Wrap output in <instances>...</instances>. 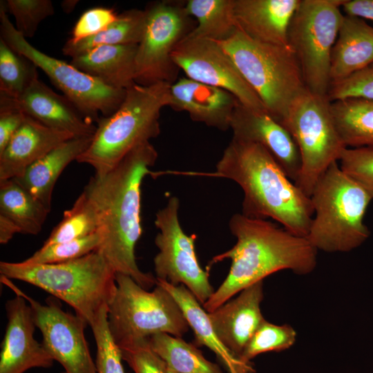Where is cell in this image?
<instances>
[{
    "label": "cell",
    "instance_id": "24",
    "mask_svg": "<svg viewBox=\"0 0 373 373\" xmlns=\"http://www.w3.org/2000/svg\"><path fill=\"white\" fill-rule=\"evenodd\" d=\"M92 137H73L62 142L13 179L50 210L56 182L65 168L87 149Z\"/></svg>",
    "mask_w": 373,
    "mask_h": 373
},
{
    "label": "cell",
    "instance_id": "35",
    "mask_svg": "<svg viewBox=\"0 0 373 373\" xmlns=\"http://www.w3.org/2000/svg\"><path fill=\"white\" fill-rule=\"evenodd\" d=\"M296 332L289 325H278L262 322L245 346L240 358L245 363L256 356L268 352H280L289 349L296 341Z\"/></svg>",
    "mask_w": 373,
    "mask_h": 373
},
{
    "label": "cell",
    "instance_id": "47",
    "mask_svg": "<svg viewBox=\"0 0 373 373\" xmlns=\"http://www.w3.org/2000/svg\"><path fill=\"white\" fill-rule=\"evenodd\" d=\"M373 66V64H372Z\"/></svg>",
    "mask_w": 373,
    "mask_h": 373
},
{
    "label": "cell",
    "instance_id": "10",
    "mask_svg": "<svg viewBox=\"0 0 373 373\" xmlns=\"http://www.w3.org/2000/svg\"><path fill=\"white\" fill-rule=\"evenodd\" d=\"M345 0H300L289 23L288 41L300 65L307 89L327 97L332 48L343 15Z\"/></svg>",
    "mask_w": 373,
    "mask_h": 373
},
{
    "label": "cell",
    "instance_id": "36",
    "mask_svg": "<svg viewBox=\"0 0 373 373\" xmlns=\"http://www.w3.org/2000/svg\"><path fill=\"white\" fill-rule=\"evenodd\" d=\"M107 313L108 307H104L90 325L97 348V373H125L121 350L110 333Z\"/></svg>",
    "mask_w": 373,
    "mask_h": 373
},
{
    "label": "cell",
    "instance_id": "4",
    "mask_svg": "<svg viewBox=\"0 0 373 373\" xmlns=\"http://www.w3.org/2000/svg\"><path fill=\"white\" fill-rule=\"evenodd\" d=\"M171 85L135 84L126 89L119 108L97 122L89 146L76 161L91 166L95 176L103 177L135 146L157 137L161 111L169 106Z\"/></svg>",
    "mask_w": 373,
    "mask_h": 373
},
{
    "label": "cell",
    "instance_id": "31",
    "mask_svg": "<svg viewBox=\"0 0 373 373\" xmlns=\"http://www.w3.org/2000/svg\"><path fill=\"white\" fill-rule=\"evenodd\" d=\"M155 354L169 371L176 373H222L215 363L207 360L193 344L180 337L159 333L149 338Z\"/></svg>",
    "mask_w": 373,
    "mask_h": 373
},
{
    "label": "cell",
    "instance_id": "5",
    "mask_svg": "<svg viewBox=\"0 0 373 373\" xmlns=\"http://www.w3.org/2000/svg\"><path fill=\"white\" fill-rule=\"evenodd\" d=\"M0 274L31 284L71 306L90 325L116 289V273L98 250L55 264L0 262Z\"/></svg>",
    "mask_w": 373,
    "mask_h": 373
},
{
    "label": "cell",
    "instance_id": "37",
    "mask_svg": "<svg viewBox=\"0 0 373 373\" xmlns=\"http://www.w3.org/2000/svg\"><path fill=\"white\" fill-rule=\"evenodd\" d=\"M3 2L7 12L15 17L16 29L26 39L32 37L39 23L55 12L50 0H7Z\"/></svg>",
    "mask_w": 373,
    "mask_h": 373
},
{
    "label": "cell",
    "instance_id": "27",
    "mask_svg": "<svg viewBox=\"0 0 373 373\" xmlns=\"http://www.w3.org/2000/svg\"><path fill=\"white\" fill-rule=\"evenodd\" d=\"M330 111L347 148L373 149V100H336L330 102Z\"/></svg>",
    "mask_w": 373,
    "mask_h": 373
},
{
    "label": "cell",
    "instance_id": "11",
    "mask_svg": "<svg viewBox=\"0 0 373 373\" xmlns=\"http://www.w3.org/2000/svg\"><path fill=\"white\" fill-rule=\"evenodd\" d=\"M0 35L12 49L41 69L88 121L97 122L99 114L112 115L124 101L126 90L110 87L32 46L8 19L3 1H0Z\"/></svg>",
    "mask_w": 373,
    "mask_h": 373
},
{
    "label": "cell",
    "instance_id": "20",
    "mask_svg": "<svg viewBox=\"0 0 373 373\" xmlns=\"http://www.w3.org/2000/svg\"><path fill=\"white\" fill-rule=\"evenodd\" d=\"M239 103L231 93L188 77L180 78L170 86L169 106L186 112L195 122L222 131L230 128L233 111Z\"/></svg>",
    "mask_w": 373,
    "mask_h": 373
},
{
    "label": "cell",
    "instance_id": "13",
    "mask_svg": "<svg viewBox=\"0 0 373 373\" xmlns=\"http://www.w3.org/2000/svg\"><path fill=\"white\" fill-rule=\"evenodd\" d=\"M180 201L171 196L155 214L159 229L155 244L159 252L153 259L157 280L173 285H184L203 305L214 292L209 272L200 267L195 251L196 235H187L178 219Z\"/></svg>",
    "mask_w": 373,
    "mask_h": 373
},
{
    "label": "cell",
    "instance_id": "28",
    "mask_svg": "<svg viewBox=\"0 0 373 373\" xmlns=\"http://www.w3.org/2000/svg\"><path fill=\"white\" fill-rule=\"evenodd\" d=\"M50 211L14 179L0 180V215L11 220L20 233L37 235Z\"/></svg>",
    "mask_w": 373,
    "mask_h": 373
},
{
    "label": "cell",
    "instance_id": "23",
    "mask_svg": "<svg viewBox=\"0 0 373 373\" xmlns=\"http://www.w3.org/2000/svg\"><path fill=\"white\" fill-rule=\"evenodd\" d=\"M372 64L373 27L363 19L343 15L332 51L331 83L343 80Z\"/></svg>",
    "mask_w": 373,
    "mask_h": 373
},
{
    "label": "cell",
    "instance_id": "18",
    "mask_svg": "<svg viewBox=\"0 0 373 373\" xmlns=\"http://www.w3.org/2000/svg\"><path fill=\"white\" fill-rule=\"evenodd\" d=\"M234 139L258 143L274 157L290 180H297L301 168L298 146L287 129L267 111L239 103L230 123Z\"/></svg>",
    "mask_w": 373,
    "mask_h": 373
},
{
    "label": "cell",
    "instance_id": "16",
    "mask_svg": "<svg viewBox=\"0 0 373 373\" xmlns=\"http://www.w3.org/2000/svg\"><path fill=\"white\" fill-rule=\"evenodd\" d=\"M7 326L1 343L0 373H23L33 367L50 368L54 360L34 338L32 308L21 296L7 300Z\"/></svg>",
    "mask_w": 373,
    "mask_h": 373
},
{
    "label": "cell",
    "instance_id": "39",
    "mask_svg": "<svg viewBox=\"0 0 373 373\" xmlns=\"http://www.w3.org/2000/svg\"><path fill=\"white\" fill-rule=\"evenodd\" d=\"M327 98L330 102L349 98L373 100V66L365 68L343 80L331 83Z\"/></svg>",
    "mask_w": 373,
    "mask_h": 373
},
{
    "label": "cell",
    "instance_id": "34",
    "mask_svg": "<svg viewBox=\"0 0 373 373\" xmlns=\"http://www.w3.org/2000/svg\"><path fill=\"white\" fill-rule=\"evenodd\" d=\"M102 240L101 233L97 231L75 240L43 245L22 262L28 265H42L73 260L98 249Z\"/></svg>",
    "mask_w": 373,
    "mask_h": 373
},
{
    "label": "cell",
    "instance_id": "25",
    "mask_svg": "<svg viewBox=\"0 0 373 373\" xmlns=\"http://www.w3.org/2000/svg\"><path fill=\"white\" fill-rule=\"evenodd\" d=\"M137 44L100 46L74 57L70 64L106 85L126 90L135 82Z\"/></svg>",
    "mask_w": 373,
    "mask_h": 373
},
{
    "label": "cell",
    "instance_id": "43",
    "mask_svg": "<svg viewBox=\"0 0 373 373\" xmlns=\"http://www.w3.org/2000/svg\"><path fill=\"white\" fill-rule=\"evenodd\" d=\"M341 8L347 15L373 21V0H345Z\"/></svg>",
    "mask_w": 373,
    "mask_h": 373
},
{
    "label": "cell",
    "instance_id": "45",
    "mask_svg": "<svg viewBox=\"0 0 373 373\" xmlns=\"http://www.w3.org/2000/svg\"><path fill=\"white\" fill-rule=\"evenodd\" d=\"M76 1H65L63 2V9L68 12H70L72 11L74 8L75 7V5H76Z\"/></svg>",
    "mask_w": 373,
    "mask_h": 373
},
{
    "label": "cell",
    "instance_id": "15",
    "mask_svg": "<svg viewBox=\"0 0 373 373\" xmlns=\"http://www.w3.org/2000/svg\"><path fill=\"white\" fill-rule=\"evenodd\" d=\"M172 57L186 77L224 89L247 108L267 111L258 95L219 42L186 36L175 47Z\"/></svg>",
    "mask_w": 373,
    "mask_h": 373
},
{
    "label": "cell",
    "instance_id": "14",
    "mask_svg": "<svg viewBox=\"0 0 373 373\" xmlns=\"http://www.w3.org/2000/svg\"><path fill=\"white\" fill-rule=\"evenodd\" d=\"M1 283L30 305L36 327L42 335V345L52 358L64 369V373H97L84 330L88 323L77 314L62 309L60 300L50 296L41 303L1 276Z\"/></svg>",
    "mask_w": 373,
    "mask_h": 373
},
{
    "label": "cell",
    "instance_id": "33",
    "mask_svg": "<svg viewBox=\"0 0 373 373\" xmlns=\"http://www.w3.org/2000/svg\"><path fill=\"white\" fill-rule=\"evenodd\" d=\"M37 66L0 38V94L15 97L37 77Z\"/></svg>",
    "mask_w": 373,
    "mask_h": 373
},
{
    "label": "cell",
    "instance_id": "1",
    "mask_svg": "<svg viewBox=\"0 0 373 373\" xmlns=\"http://www.w3.org/2000/svg\"><path fill=\"white\" fill-rule=\"evenodd\" d=\"M157 157L150 141L143 142L104 176H93L83 190L99 215L103 240L98 250L116 274L130 276L147 290L157 278L139 268L135 249L142 233V184Z\"/></svg>",
    "mask_w": 373,
    "mask_h": 373
},
{
    "label": "cell",
    "instance_id": "41",
    "mask_svg": "<svg viewBox=\"0 0 373 373\" xmlns=\"http://www.w3.org/2000/svg\"><path fill=\"white\" fill-rule=\"evenodd\" d=\"M118 14L113 8H92L85 11L75 24L72 36L68 39L76 43L93 36L106 28L116 20Z\"/></svg>",
    "mask_w": 373,
    "mask_h": 373
},
{
    "label": "cell",
    "instance_id": "9",
    "mask_svg": "<svg viewBox=\"0 0 373 373\" xmlns=\"http://www.w3.org/2000/svg\"><path fill=\"white\" fill-rule=\"evenodd\" d=\"M282 125L300 153L301 168L295 184L310 197L320 177L347 148L336 128L330 102L307 89L293 101Z\"/></svg>",
    "mask_w": 373,
    "mask_h": 373
},
{
    "label": "cell",
    "instance_id": "2",
    "mask_svg": "<svg viewBox=\"0 0 373 373\" xmlns=\"http://www.w3.org/2000/svg\"><path fill=\"white\" fill-rule=\"evenodd\" d=\"M229 227L237 242L231 249L214 256L209 264L210 268L224 259L231 260L226 278L202 305L208 313L276 271L289 269L306 275L316 266L318 250L306 237L296 236L266 219L235 213Z\"/></svg>",
    "mask_w": 373,
    "mask_h": 373
},
{
    "label": "cell",
    "instance_id": "26",
    "mask_svg": "<svg viewBox=\"0 0 373 373\" xmlns=\"http://www.w3.org/2000/svg\"><path fill=\"white\" fill-rule=\"evenodd\" d=\"M175 298L193 331L195 343L213 351L229 373H254L251 363H245L231 353L220 341L211 323L208 313L194 295L183 285H173L157 280Z\"/></svg>",
    "mask_w": 373,
    "mask_h": 373
},
{
    "label": "cell",
    "instance_id": "38",
    "mask_svg": "<svg viewBox=\"0 0 373 373\" xmlns=\"http://www.w3.org/2000/svg\"><path fill=\"white\" fill-rule=\"evenodd\" d=\"M338 161L343 171L358 182L373 200V149L346 148Z\"/></svg>",
    "mask_w": 373,
    "mask_h": 373
},
{
    "label": "cell",
    "instance_id": "7",
    "mask_svg": "<svg viewBox=\"0 0 373 373\" xmlns=\"http://www.w3.org/2000/svg\"><path fill=\"white\" fill-rule=\"evenodd\" d=\"M219 43L267 112L282 124L293 101L307 90L291 48L256 41L238 29L230 38Z\"/></svg>",
    "mask_w": 373,
    "mask_h": 373
},
{
    "label": "cell",
    "instance_id": "22",
    "mask_svg": "<svg viewBox=\"0 0 373 373\" xmlns=\"http://www.w3.org/2000/svg\"><path fill=\"white\" fill-rule=\"evenodd\" d=\"M73 137L70 133L51 128L26 115L23 124L0 153V180L20 177L36 161Z\"/></svg>",
    "mask_w": 373,
    "mask_h": 373
},
{
    "label": "cell",
    "instance_id": "30",
    "mask_svg": "<svg viewBox=\"0 0 373 373\" xmlns=\"http://www.w3.org/2000/svg\"><path fill=\"white\" fill-rule=\"evenodd\" d=\"M234 0H189L188 15L196 19L195 28L187 35L218 42L230 38L238 30L233 15Z\"/></svg>",
    "mask_w": 373,
    "mask_h": 373
},
{
    "label": "cell",
    "instance_id": "3",
    "mask_svg": "<svg viewBox=\"0 0 373 373\" xmlns=\"http://www.w3.org/2000/svg\"><path fill=\"white\" fill-rule=\"evenodd\" d=\"M213 175L231 180L241 187L243 215L270 218L291 233L307 237L314 213L310 198L289 178L264 146L232 138Z\"/></svg>",
    "mask_w": 373,
    "mask_h": 373
},
{
    "label": "cell",
    "instance_id": "17",
    "mask_svg": "<svg viewBox=\"0 0 373 373\" xmlns=\"http://www.w3.org/2000/svg\"><path fill=\"white\" fill-rule=\"evenodd\" d=\"M0 108L20 111L48 127L75 137H92L96 131L97 126L86 119L66 96L54 92L38 77L17 97L0 94Z\"/></svg>",
    "mask_w": 373,
    "mask_h": 373
},
{
    "label": "cell",
    "instance_id": "19",
    "mask_svg": "<svg viewBox=\"0 0 373 373\" xmlns=\"http://www.w3.org/2000/svg\"><path fill=\"white\" fill-rule=\"evenodd\" d=\"M263 298L262 280L247 287L236 298L207 312L220 341L239 358L248 341L265 320L260 310Z\"/></svg>",
    "mask_w": 373,
    "mask_h": 373
},
{
    "label": "cell",
    "instance_id": "42",
    "mask_svg": "<svg viewBox=\"0 0 373 373\" xmlns=\"http://www.w3.org/2000/svg\"><path fill=\"white\" fill-rule=\"evenodd\" d=\"M26 115L23 112L8 108H0V153L23 124Z\"/></svg>",
    "mask_w": 373,
    "mask_h": 373
},
{
    "label": "cell",
    "instance_id": "21",
    "mask_svg": "<svg viewBox=\"0 0 373 373\" xmlns=\"http://www.w3.org/2000/svg\"><path fill=\"white\" fill-rule=\"evenodd\" d=\"M300 0H234L237 28L265 44L290 47L288 30Z\"/></svg>",
    "mask_w": 373,
    "mask_h": 373
},
{
    "label": "cell",
    "instance_id": "29",
    "mask_svg": "<svg viewBox=\"0 0 373 373\" xmlns=\"http://www.w3.org/2000/svg\"><path fill=\"white\" fill-rule=\"evenodd\" d=\"M145 21V10H126L119 14L116 20L102 32L76 43L68 40L62 48V52L73 58L100 46L138 44Z\"/></svg>",
    "mask_w": 373,
    "mask_h": 373
},
{
    "label": "cell",
    "instance_id": "12",
    "mask_svg": "<svg viewBox=\"0 0 373 373\" xmlns=\"http://www.w3.org/2000/svg\"><path fill=\"white\" fill-rule=\"evenodd\" d=\"M144 10L146 21L135 55V82L141 86L172 84L180 71L173 52L196 25L186 12L185 3L157 1Z\"/></svg>",
    "mask_w": 373,
    "mask_h": 373
},
{
    "label": "cell",
    "instance_id": "40",
    "mask_svg": "<svg viewBox=\"0 0 373 373\" xmlns=\"http://www.w3.org/2000/svg\"><path fill=\"white\" fill-rule=\"evenodd\" d=\"M119 348L122 360L135 373H169L165 363L151 347L149 338Z\"/></svg>",
    "mask_w": 373,
    "mask_h": 373
},
{
    "label": "cell",
    "instance_id": "6",
    "mask_svg": "<svg viewBox=\"0 0 373 373\" xmlns=\"http://www.w3.org/2000/svg\"><path fill=\"white\" fill-rule=\"evenodd\" d=\"M309 198L315 217L306 238L317 250L348 252L370 237L364 217L372 199L337 162L320 177Z\"/></svg>",
    "mask_w": 373,
    "mask_h": 373
},
{
    "label": "cell",
    "instance_id": "44",
    "mask_svg": "<svg viewBox=\"0 0 373 373\" xmlns=\"http://www.w3.org/2000/svg\"><path fill=\"white\" fill-rule=\"evenodd\" d=\"M18 233L19 230L17 227L8 218L0 215V243H8Z\"/></svg>",
    "mask_w": 373,
    "mask_h": 373
},
{
    "label": "cell",
    "instance_id": "8",
    "mask_svg": "<svg viewBox=\"0 0 373 373\" xmlns=\"http://www.w3.org/2000/svg\"><path fill=\"white\" fill-rule=\"evenodd\" d=\"M117 289L108 307L110 333L119 347L159 333L183 336L190 327L177 301L157 281L152 291L128 276L116 274Z\"/></svg>",
    "mask_w": 373,
    "mask_h": 373
},
{
    "label": "cell",
    "instance_id": "32",
    "mask_svg": "<svg viewBox=\"0 0 373 373\" xmlns=\"http://www.w3.org/2000/svg\"><path fill=\"white\" fill-rule=\"evenodd\" d=\"M99 228L97 209L83 191L72 207L64 212L61 220L52 230L43 245L83 238L97 231Z\"/></svg>",
    "mask_w": 373,
    "mask_h": 373
},
{
    "label": "cell",
    "instance_id": "46",
    "mask_svg": "<svg viewBox=\"0 0 373 373\" xmlns=\"http://www.w3.org/2000/svg\"><path fill=\"white\" fill-rule=\"evenodd\" d=\"M167 370H168V369H167ZM168 372H169V373H176V372H174L169 371V370H168Z\"/></svg>",
    "mask_w": 373,
    "mask_h": 373
}]
</instances>
